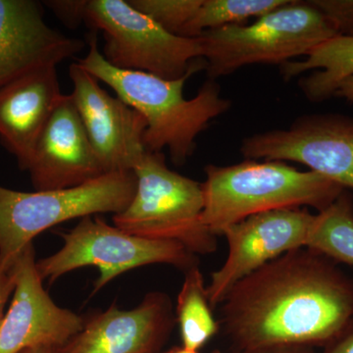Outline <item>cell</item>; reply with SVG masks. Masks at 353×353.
I'll return each instance as SVG.
<instances>
[{"instance_id": "1", "label": "cell", "mask_w": 353, "mask_h": 353, "mask_svg": "<svg viewBox=\"0 0 353 353\" xmlns=\"http://www.w3.org/2000/svg\"><path fill=\"white\" fill-rule=\"evenodd\" d=\"M220 305L236 350L326 347L353 324V280L321 253L297 248L241 279Z\"/></svg>"}, {"instance_id": "2", "label": "cell", "mask_w": 353, "mask_h": 353, "mask_svg": "<svg viewBox=\"0 0 353 353\" xmlns=\"http://www.w3.org/2000/svg\"><path fill=\"white\" fill-rule=\"evenodd\" d=\"M87 43V55L79 58L77 63L112 88L121 101L145 118L146 152H161L167 148L174 164L185 163L196 150L197 136L208 129L211 121L231 108V101L221 95L214 80L203 83L194 99L183 97L185 82L205 67L204 60L182 78L167 80L108 63L99 50L97 32L88 37Z\"/></svg>"}, {"instance_id": "3", "label": "cell", "mask_w": 353, "mask_h": 353, "mask_svg": "<svg viewBox=\"0 0 353 353\" xmlns=\"http://www.w3.org/2000/svg\"><path fill=\"white\" fill-rule=\"evenodd\" d=\"M202 223L211 234L250 216L284 208H328L343 189L314 171H299L284 161L248 159L231 166L205 167Z\"/></svg>"}, {"instance_id": "4", "label": "cell", "mask_w": 353, "mask_h": 353, "mask_svg": "<svg viewBox=\"0 0 353 353\" xmlns=\"http://www.w3.org/2000/svg\"><path fill=\"white\" fill-rule=\"evenodd\" d=\"M340 36L311 2L289 0L250 25H230L197 37L209 80L250 64H279L306 57L313 48Z\"/></svg>"}, {"instance_id": "5", "label": "cell", "mask_w": 353, "mask_h": 353, "mask_svg": "<svg viewBox=\"0 0 353 353\" xmlns=\"http://www.w3.org/2000/svg\"><path fill=\"white\" fill-rule=\"evenodd\" d=\"M136 188L134 171L104 174L64 190L26 192L0 185V267L12 268L37 236L65 221L122 212Z\"/></svg>"}, {"instance_id": "6", "label": "cell", "mask_w": 353, "mask_h": 353, "mask_svg": "<svg viewBox=\"0 0 353 353\" xmlns=\"http://www.w3.org/2000/svg\"><path fill=\"white\" fill-rule=\"evenodd\" d=\"M134 173V197L113 216L114 226L141 238L178 241L194 254L214 252L216 236L202 223L201 183L170 170L162 152H146Z\"/></svg>"}, {"instance_id": "7", "label": "cell", "mask_w": 353, "mask_h": 353, "mask_svg": "<svg viewBox=\"0 0 353 353\" xmlns=\"http://www.w3.org/2000/svg\"><path fill=\"white\" fill-rule=\"evenodd\" d=\"M60 236L64 241L62 248L37 261L39 276L50 284L76 269L95 266L99 270L94 285L97 292L118 276L138 267L169 264L185 272L197 265L194 253L178 241L134 236L97 216L83 218Z\"/></svg>"}, {"instance_id": "8", "label": "cell", "mask_w": 353, "mask_h": 353, "mask_svg": "<svg viewBox=\"0 0 353 353\" xmlns=\"http://www.w3.org/2000/svg\"><path fill=\"white\" fill-rule=\"evenodd\" d=\"M85 22L102 32V54L116 68L176 80L201 62L197 38L171 34L126 0H90Z\"/></svg>"}, {"instance_id": "9", "label": "cell", "mask_w": 353, "mask_h": 353, "mask_svg": "<svg viewBox=\"0 0 353 353\" xmlns=\"http://www.w3.org/2000/svg\"><path fill=\"white\" fill-rule=\"evenodd\" d=\"M241 152L248 159L299 162L343 189H353V117L350 116L303 115L287 129L243 139Z\"/></svg>"}, {"instance_id": "10", "label": "cell", "mask_w": 353, "mask_h": 353, "mask_svg": "<svg viewBox=\"0 0 353 353\" xmlns=\"http://www.w3.org/2000/svg\"><path fill=\"white\" fill-rule=\"evenodd\" d=\"M314 216L307 209H277L226 228L222 236L229 245L227 259L206 285L211 307L220 305L241 279L285 253L305 248Z\"/></svg>"}, {"instance_id": "11", "label": "cell", "mask_w": 353, "mask_h": 353, "mask_svg": "<svg viewBox=\"0 0 353 353\" xmlns=\"http://www.w3.org/2000/svg\"><path fill=\"white\" fill-rule=\"evenodd\" d=\"M12 269L15 290L0 324V353L38 347L59 350L82 330L85 319L51 299L37 269L32 243L23 250Z\"/></svg>"}, {"instance_id": "12", "label": "cell", "mask_w": 353, "mask_h": 353, "mask_svg": "<svg viewBox=\"0 0 353 353\" xmlns=\"http://www.w3.org/2000/svg\"><path fill=\"white\" fill-rule=\"evenodd\" d=\"M71 94L90 143L106 173L134 171L145 157L146 121L78 63H72Z\"/></svg>"}, {"instance_id": "13", "label": "cell", "mask_w": 353, "mask_h": 353, "mask_svg": "<svg viewBox=\"0 0 353 353\" xmlns=\"http://www.w3.org/2000/svg\"><path fill=\"white\" fill-rule=\"evenodd\" d=\"M25 171L37 192L79 187L108 174L71 94H64L53 111Z\"/></svg>"}, {"instance_id": "14", "label": "cell", "mask_w": 353, "mask_h": 353, "mask_svg": "<svg viewBox=\"0 0 353 353\" xmlns=\"http://www.w3.org/2000/svg\"><path fill=\"white\" fill-rule=\"evenodd\" d=\"M166 294H148L136 308L111 306L85 320L82 330L60 348V353H154L173 326Z\"/></svg>"}, {"instance_id": "15", "label": "cell", "mask_w": 353, "mask_h": 353, "mask_svg": "<svg viewBox=\"0 0 353 353\" xmlns=\"http://www.w3.org/2000/svg\"><path fill=\"white\" fill-rule=\"evenodd\" d=\"M44 10L32 0H0V87L46 65H57L85 48L44 21Z\"/></svg>"}, {"instance_id": "16", "label": "cell", "mask_w": 353, "mask_h": 353, "mask_svg": "<svg viewBox=\"0 0 353 353\" xmlns=\"http://www.w3.org/2000/svg\"><path fill=\"white\" fill-rule=\"evenodd\" d=\"M57 65H46L0 87V141L25 171L39 136L63 97Z\"/></svg>"}, {"instance_id": "17", "label": "cell", "mask_w": 353, "mask_h": 353, "mask_svg": "<svg viewBox=\"0 0 353 353\" xmlns=\"http://www.w3.org/2000/svg\"><path fill=\"white\" fill-rule=\"evenodd\" d=\"M321 69L299 81V88L309 101L322 102L334 97L343 81L353 77V37L338 36L313 48L304 60L281 65L285 81Z\"/></svg>"}, {"instance_id": "18", "label": "cell", "mask_w": 353, "mask_h": 353, "mask_svg": "<svg viewBox=\"0 0 353 353\" xmlns=\"http://www.w3.org/2000/svg\"><path fill=\"white\" fill-rule=\"evenodd\" d=\"M305 248L353 266V196L347 190L314 216Z\"/></svg>"}, {"instance_id": "19", "label": "cell", "mask_w": 353, "mask_h": 353, "mask_svg": "<svg viewBox=\"0 0 353 353\" xmlns=\"http://www.w3.org/2000/svg\"><path fill=\"white\" fill-rule=\"evenodd\" d=\"M206 287L199 266L185 271V281L176 299V320L182 336V347L190 350H199L219 329L211 310Z\"/></svg>"}, {"instance_id": "20", "label": "cell", "mask_w": 353, "mask_h": 353, "mask_svg": "<svg viewBox=\"0 0 353 353\" xmlns=\"http://www.w3.org/2000/svg\"><path fill=\"white\" fill-rule=\"evenodd\" d=\"M289 0H202L180 36L197 38L202 32L230 25H243L250 18L265 15Z\"/></svg>"}, {"instance_id": "21", "label": "cell", "mask_w": 353, "mask_h": 353, "mask_svg": "<svg viewBox=\"0 0 353 353\" xmlns=\"http://www.w3.org/2000/svg\"><path fill=\"white\" fill-rule=\"evenodd\" d=\"M134 7L171 34L180 36L202 0H128Z\"/></svg>"}, {"instance_id": "22", "label": "cell", "mask_w": 353, "mask_h": 353, "mask_svg": "<svg viewBox=\"0 0 353 353\" xmlns=\"http://www.w3.org/2000/svg\"><path fill=\"white\" fill-rule=\"evenodd\" d=\"M333 24L340 36L353 37V0H309Z\"/></svg>"}, {"instance_id": "23", "label": "cell", "mask_w": 353, "mask_h": 353, "mask_svg": "<svg viewBox=\"0 0 353 353\" xmlns=\"http://www.w3.org/2000/svg\"><path fill=\"white\" fill-rule=\"evenodd\" d=\"M88 3L85 0H52L46 1V6L50 7L65 25L75 28L85 22Z\"/></svg>"}, {"instance_id": "24", "label": "cell", "mask_w": 353, "mask_h": 353, "mask_svg": "<svg viewBox=\"0 0 353 353\" xmlns=\"http://www.w3.org/2000/svg\"><path fill=\"white\" fill-rule=\"evenodd\" d=\"M15 290V276L13 269H4L0 267V324L3 319L4 309L9 297L12 296Z\"/></svg>"}, {"instance_id": "25", "label": "cell", "mask_w": 353, "mask_h": 353, "mask_svg": "<svg viewBox=\"0 0 353 353\" xmlns=\"http://www.w3.org/2000/svg\"><path fill=\"white\" fill-rule=\"evenodd\" d=\"M323 353H353V324L336 340L327 345Z\"/></svg>"}, {"instance_id": "26", "label": "cell", "mask_w": 353, "mask_h": 353, "mask_svg": "<svg viewBox=\"0 0 353 353\" xmlns=\"http://www.w3.org/2000/svg\"><path fill=\"white\" fill-rule=\"evenodd\" d=\"M212 353H313L307 348H267V350H231V352H220L216 350Z\"/></svg>"}, {"instance_id": "27", "label": "cell", "mask_w": 353, "mask_h": 353, "mask_svg": "<svg viewBox=\"0 0 353 353\" xmlns=\"http://www.w3.org/2000/svg\"><path fill=\"white\" fill-rule=\"evenodd\" d=\"M334 97L353 102V77L347 78V80L341 83L340 87L334 94Z\"/></svg>"}, {"instance_id": "28", "label": "cell", "mask_w": 353, "mask_h": 353, "mask_svg": "<svg viewBox=\"0 0 353 353\" xmlns=\"http://www.w3.org/2000/svg\"><path fill=\"white\" fill-rule=\"evenodd\" d=\"M21 353H60L59 350H54V348L48 347H38V348H30V350H24Z\"/></svg>"}, {"instance_id": "29", "label": "cell", "mask_w": 353, "mask_h": 353, "mask_svg": "<svg viewBox=\"0 0 353 353\" xmlns=\"http://www.w3.org/2000/svg\"><path fill=\"white\" fill-rule=\"evenodd\" d=\"M164 353H199V352H196V350H188V348L181 347L171 348V350H169L168 352Z\"/></svg>"}]
</instances>
